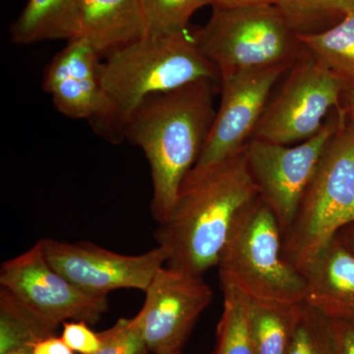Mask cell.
<instances>
[{
	"label": "cell",
	"instance_id": "obj_16",
	"mask_svg": "<svg viewBox=\"0 0 354 354\" xmlns=\"http://www.w3.org/2000/svg\"><path fill=\"white\" fill-rule=\"evenodd\" d=\"M79 0H28L11 27L14 43L29 44L46 39L71 38Z\"/></svg>",
	"mask_w": 354,
	"mask_h": 354
},
{
	"label": "cell",
	"instance_id": "obj_21",
	"mask_svg": "<svg viewBox=\"0 0 354 354\" xmlns=\"http://www.w3.org/2000/svg\"><path fill=\"white\" fill-rule=\"evenodd\" d=\"M291 29L308 35L329 29L354 10V0H279L276 4Z\"/></svg>",
	"mask_w": 354,
	"mask_h": 354
},
{
	"label": "cell",
	"instance_id": "obj_11",
	"mask_svg": "<svg viewBox=\"0 0 354 354\" xmlns=\"http://www.w3.org/2000/svg\"><path fill=\"white\" fill-rule=\"evenodd\" d=\"M291 67L279 65L221 79L220 106L201 155L189 174H201L244 150L269 104L272 88Z\"/></svg>",
	"mask_w": 354,
	"mask_h": 354
},
{
	"label": "cell",
	"instance_id": "obj_24",
	"mask_svg": "<svg viewBox=\"0 0 354 354\" xmlns=\"http://www.w3.org/2000/svg\"><path fill=\"white\" fill-rule=\"evenodd\" d=\"M97 335L101 348L95 354H148L150 351L135 317L120 319L113 327Z\"/></svg>",
	"mask_w": 354,
	"mask_h": 354
},
{
	"label": "cell",
	"instance_id": "obj_15",
	"mask_svg": "<svg viewBox=\"0 0 354 354\" xmlns=\"http://www.w3.org/2000/svg\"><path fill=\"white\" fill-rule=\"evenodd\" d=\"M305 304L334 320L354 322V256L334 237L302 268Z\"/></svg>",
	"mask_w": 354,
	"mask_h": 354
},
{
	"label": "cell",
	"instance_id": "obj_2",
	"mask_svg": "<svg viewBox=\"0 0 354 354\" xmlns=\"http://www.w3.org/2000/svg\"><path fill=\"white\" fill-rule=\"evenodd\" d=\"M221 82L202 79L147 97L122 127V139L138 146L150 164L151 209L158 223L171 214L185 177L198 158L215 120L214 97Z\"/></svg>",
	"mask_w": 354,
	"mask_h": 354
},
{
	"label": "cell",
	"instance_id": "obj_18",
	"mask_svg": "<svg viewBox=\"0 0 354 354\" xmlns=\"http://www.w3.org/2000/svg\"><path fill=\"white\" fill-rule=\"evenodd\" d=\"M55 330L44 323L12 293L0 290V354L32 353L41 339L55 335Z\"/></svg>",
	"mask_w": 354,
	"mask_h": 354
},
{
	"label": "cell",
	"instance_id": "obj_27",
	"mask_svg": "<svg viewBox=\"0 0 354 354\" xmlns=\"http://www.w3.org/2000/svg\"><path fill=\"white\" fill-rule=\"evenodd\" d=\"M31 354H75L62 337L55 335L46 337L34 344Z\"/></svg>",
	"mask_w": 354,
	"mask_h": 354
},
{
	"label": "cell",
	"instance_id": "obj_23",
	"mask_svg": "<svg viewBox=\"0 0 354 354\" xmlns=\"http://www.w3.org/2000/svg\"><path fill=\"white\" fill-rule=\"evenodd\" d=\"M148 35L176 34L186 31L188 22L208 0H141Z\"/></svg>",
	"mask_w": 354,
	"mask_h": 354
},
{
	"label": "cell",
	"instance_id": "obj_26",
	"mask_svg": "<svg viewBox=\"0 0 354 354\" xmlns=\"http://www.w3.org/2000/svg\"><path fill=\"white\" fill-rule=\"evenodd\" d=\"M332 321L337 354H354V322L353 321Z\"/></svg>",
	"mask_w": 354,
	"mask_h": 354
},
{
	"label": "cell",
	"instance_id": "obj_9",
	"mask_svg": "<svg viewBox=\"0 0 354 354\" xmlns=\"http://www.w3.org/2000/svg\"><path fill=\"white\" fill-rule=\"evenodd\" d=\"M0 286L55 330L68 320L95 324L109 309L108 297L84 292L51 267L41 241L1 265Z\"/></svg>",
	"mask_w": 354,
	"mask_h": 354
},
{
	"label": "cell",
	"instance_id": "obj_32",
	"mask_svg": "<svg viewBox=\"0 0 354 354\" xmlns=\"http://www.w3.org/2000/svg\"><path fill=\"white\" fill-rule=\"evenodd\" d=\"M8 354H31L30 353H27V351H15V353H11Z\"/></svg>",
	"mask_w": 354,
	"mask_h": 354
},
{
	"label": "cell",
	"instance_id": "obj_29",
	"mask_svg": "<svg viewBox=\"0 0 354 354\" xmlns=\"http://www.w3.org/2000/svg\"><path fill=\"white\" fill-rule=\"evenodd\" d=\"M342 108L349 120L354 122V80L346 82L342 97Z\"/></svg>",
	"mask_w": 354,
	"mask_h": 354
},
{
	"label": "cell",
	"instance_id": "obj_1",
	"mask_svg": "<svg viewBox=\"0 0 354 354\" xmlns=\"http://www.w3.org/2000/svg\"><path fill=\"white\" fill-rule=\"evenodd\" d=\"M261 200L245 148L201 174H188L171 214L155 232L169 255L167 266L201 277L218 267L230 239Z\"/></svg>",
	"mask_w": 354,
	"mask_h": 354
},
{
	"label": "cell",
	"instance_id": "obj_25",
	"mask_svg": "<svg viewBox=\"0 0 354 354\" xmlns=\"http://www.w3.org/2000/svg\"><path fill=\"white\" fill-rule=\"evenodd\" d=\"M60 337L74 353L95 354L101 348L99 335L93 332L83 321L64 322Z\"/></svg>",
	"mask_w": 354,
	"mask_h": 354
},
{
	"label": "cell",
	"instance_id": "obj_3",
	"mask_svg": "<svg viewBox=\"0 0 354 354\" xmlns=\"http://www.w3.org/2000/svg\"><path fill=\"white\" fill-rule=\"evenodd\" d=\"M202 79L221 82L218 69L187 31L147 35L113 51L102 62L106 114L97 134L113 143L122 141L123 125L147 97Z\"/></svg>",
	"mask_w": 354,
	"mask_h": 354
},
{
	"label": "cell",
	"instance_id": "obj_19",
	"mask_svg": "<svg viewBox=\"0 0 354 354\" xmlns=\"http://www.w3.org/2000/svg\"><path fill=\"white\" fill-rule=\"evenodd\" d=\"M297 36L324 66L346 82L354 80V10L325 31Z\"/></svg>",
	"mask_w": 354,
	"mask_h": 354
},
{
	"label": "cell",
	"instance_id": "obj_8",
	"mask_svg": "<svg viewBox=\"0 0 354 354\" xmlns=\"http://www.w3.org/2000/svg\"><path fill=\"white\" fill-rule=\"evenodd\" d=\"M339 109L328 116L315 136L295 146L252 138L245 146L249 171L260 196L272 209L281 234L290 230L326 147L339 129Z\"/></svg>",
	"mask_w": 354,
	"mask_h": 354
},
{
	"label": "cell",
	"instance_id": "obj_7",
	"mask_svg": "<svg viewBox=\"0 0 354 354\" xmlns=\"http://www.w3.org/2000/svg\"><path fill=\"white\" fill-rule=\"evenodd\" d=\"M346 81L305 50L267 104L252 138L291 146L315 136L334 109H342ZM251 138V139H252Z\"/></svg>",
	"mask_w": 354,
	"mask_h": 354
},
{
	"label": "cell",
	"instance_id": "obj_4",
	"mask_svg": "<svg viewBox=\"0 0 354 354\" xmlns=\"http://www.w3.org/2000/svg\"><path fill=\"white\" fill-rule=\"evenodd\" d=\"M339 129L324 151L297 215L283 236V257L301 271L335 236L354 223V122L339 109Z\"/></svg>",
	"mask_w": 354,
	"mask_h": 354
},
{
	"label": "cell",
	"instance_id": "obj_28",
	"mask_svg": "<svg viewBox=\"0 0 354 354\" xmlns=\"http://www.w3.org/2000/svg\"><path fill=\"white\" fill-rule=\"evenodd\" d=\"M279 0H208L209 6L214 8H236V7L277 4Z\"/></svg>",
	"mask_w": 354,
	"mask_h": 354
},
{
	"label": "cell",
	"instance_id": "obj_31",
	"mask_svg": "<svg viewBox=\"0 0 354 354\" xmlns=\"http://www.w3.org/2000/svg\"><path fill=\"white\" fill-rule=\"evenodd\" d=\"M153 354H181V349H176V351H160Z\"/></svg>",
	"mask_w": 354,
	"mask_h": 354
},
{
	"label": "cell",
	"instance_id": "obj_5",
	"mask_svg": "<svg viewBox=\"0 0 354 354\" xmlns=\"http://www.w3.org/2000/svg\"><path fill=\"white\" fill-rule=\"evenodd\" d=\"M193 38L221 79L293 65L306 50L276 4L214 8L208 23Z\"/></svg>",
	"mask_w": 354,
	"mask_h": 354
},
{
	"label": "cell",
	"instance_id": "obj_14",
	"mask_svg": "<svg viewBox=\"0 0 354 354\" xmlns=\"http://www.w3.org/2000/svg\"><path fill=\"white\" fill-rule=\"evenodd\" d=\"M147 35L141 0H79L70 39H85L106 57Z\"/></svg>",
	"mask_w": 354,
	"mask_h": 354
},
{
	"label": "cell",
	"instance_id": "obj_13",
	"mask_svg": "<svg viewBox=\"0 0 354 354\" xmlns=\"http://www.w3.org/2000/svg\"><path fill=\"white\" fill-rule=\"evenodd\" d=\"M101 58L85 39H70L46 66L43 79L44 92L51 95L57 111L67 118L88 120L95 132L106 114Z\"/></svg>",
	"mask_w": 354,
	"mask_h": 354
},
{
	"label": "cell",
	"instance_id": "obj_17",
	"mask_svg": "<svg viewBox=\"0 0 354 354\" xmlns=\"http://www.w3.org/2000/svg\"><path fill=\"white\" fill-rule=\"evenodd\" d=\"M302 304H272L248 297L249 323L255 354H288L298 309Z\"/></svg>",
	"mask_w": 354,
	"mask_h": 354
},
{
	"label": "cell",
	"instance_id": "obj_22",
	"mask_svg": "<svg viewBox=\"0 0 354 354\" xmlns=\"http://www.w3.org/2000/svg\"><path fill=\"white\" fill-rule=\"evenodd\" d=\"M288 354H337L329 317L305 302L300 305Z\"/></svg>",
	"mask_w": 354,
	"mask_h": 354
},
{
	"label": "cell",
	"instance_id": "obj_6",
	"mask_svg": "<svg viewBox=\"0 0 354 354\" xmlns=\"http://www.w3.org/2000/svg\"><path fill=\"white\" fill-rule=\"evenodd\" d=\"M218 268L221 281L252 299L286 305L305 302L306 279L283 257L281 228L263 200L230 239Z\"/></svg>",
	"mask_w": 354,
	"mask_h": 354
},
{
	"label": "cell",
	"instance_id": "obj_30",
	"mask_svg": "<svg viewBox=\"0 0 354 354\" xmlns=\"http://www.w3.org/2000/svg\"><path fill=\"white\" fill-rule=\"evenodd\" d=\"M335 237L354 256V223L339 230Z\"/></svg>",
	"mask_w": 354,
	"mask_h": 354
},
{
	"label": "cell",
	"instance_id": "obj_20",
	"mask_svg": "<svg viewBox=\"0 0 354 354\" xmlns=\"http://www.w3.org/2000/svg\"><path fill=\"white\" fill-rule=\"evenodd\" d=\"M223 309L213 354H255L248 316V297L232 283L221 281Z\"/></svg>",
	"mask_w": 354,
	"mask_h": 354
},
{
	"label": "cell",
	"instance_id": "obj_12",
	"mask_svg": "<svg viewBox=\"0 0 354 354\" xmlns=\"http://www.w3.org/2000/svg\"><path fill=\"white\" fill-rule=\"evenodd\" d=\"M135 316L153 353L183 349L197 319L213 300L203 277L162 266Z\"/></svg>",
	"mask_w": 354,
	"mask_h": 354
},
{
	"label": "cell",
	"instance_id": "obj_10",
	"mask_svg": "<svg viewBox=\"0 0 354 354\" xmlns=\"http://www.w3.org/2000/svg\"><path fill=\"white\" fill-rule=\"evenodd\" d=\"M44 256L55 271L84 292L108 297L111 291L134 288L145 292L169 255L157 246L139 255L113 252L91 242L41 239Z\"/></svg>",
	"mask_w": 354,
	"mask_h": 354
}]
</instances>
